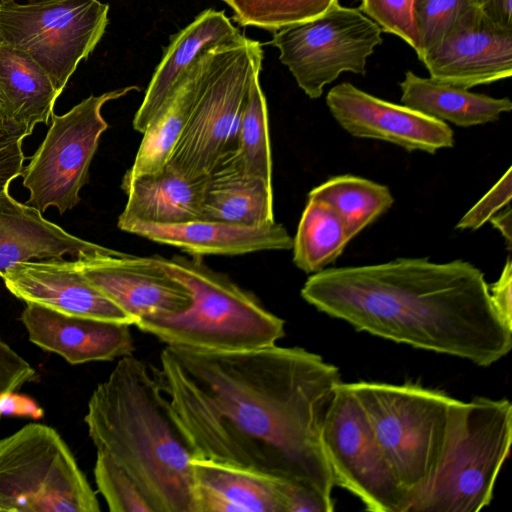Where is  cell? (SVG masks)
<instances>
[{"mask_svg": "<svg viewBox=\"0 0 512 512\" xmlns=\"http://www.w3.org/2000/svg\"><path fill=\"white\" fill-rule=\"evenodd\" d=\"M491 303L501 321L512 329V263L507 259L500 277L489 287Z\"/></svg>", "mask_w": 512, "mask_h": 512, "instance_id": "37", "label": "cell"}, {"mask_svg": "<svg viewBox=\"0 0 512 512\" xmlns=\"http://www.w3.org/2000/svg\"><path fill=\"white\" fill-rule=\"evenodd\" d=\"M8 1H13V0H0V3L8 2ZM43 1H48V0H26V2H28V3L43 2Z\"/></svg>", "mask_w": 512, "mask_h": 512, "instance_id": "41", "label": "cell"}, {"mask_svg": "<svg viewBox=\"0 0 512 512\" xmlns=\"http://www.w3.org/2000/svg\"><path fill=\"white\" fill-rule=\"evenodd\" d=\"M200 59L201 57L192 65L174 92L149 122L143 132L135 160L125 173L122 184L141 175L156 173L170 161L193 110Z\"/></svg>", "mask_w": 512, "mask_h": 512, "instance_id": "26", "label": "cell"}, {"mask_svg": "<svg viewBox=\"0 0 512 512\" xmlns=\"http://www.w3.org/2000/svg\"><path fill=\"white\" fill-rule=\"evenodd\" d=\"M2 279L8 291L25 303L68 315L134 324L84 276L75 261L21 262L9 269Z\"/></svg>", "mask_w": 512, "mask_h": 512, "instance_id": "16", "label": "cell"}, {"mask_svg": "<svg viewBox=\"0 0 512 512\" xmlns=\"http://www.w3.org/2000/svg\"><path fill=\"white\" fill-rule=\"evenodd\" d=\"M155 258L189 289L192 302L182 312L138 321L139 330L167 346L202 351L258 349L284 337L283 319L227 275L208 267L202 256Z\"/></svg>", "mask_w": 512, "mask_h": 512, "instance_id": "4", "label": "cell"}, {"mask_svg": "<svg viewBox=\"0 0 512 512\" xmlns=\"http://www.w3.org/2000/svg\"><path fill=\"white\" fill-rule=\"evenodd\" d=\"M321 439L335 485L356 496L368 511H406L404 493L347 383L336 388Z\"/></svg>", "mask_w": 512, "mask_h": 512, "instance_id": "12", "label": "cell"}, {"mask_svg": "<svg viewBox=\"0 0 512 512\" xmlns=\"http://www.w3.org/2000/svg\"><path fill=\"white\" fill-rule=\"evenodd\" d=\"M84 276L135 325L140 320L176 314L187 309L189 289L151 257L123 252L75 259Z\"/></svg>", "mask_w": 512, "mask_h": 512, "instance_id": "14", "label": "cell"}, {"mask_svg": "<svg viewBox=\"0 0 512 512\" xmlns=\"http://www.w3.org/2000/svg\"><path fill=\"white\" fill-rule=\"evenodd\" d=\"M243 34L224 11L207 9L171 37L163 57L133 119V128L143 133L192 65L205 52L239 40Z\"/></svg>", "mask_w": 512, "mask_h": 512, "instance_id": "20", "label": "cell"}, {"mask_svg": "<svg viewBox=\"0 0 512 512\" xmlns=\"http://www.w3.org/2000/svg\"><path fill=\"white\" fill-rule=\"evenodd\" d=\"M84 421L97 451L132 477L153 512H196L192 448L145 362L120 358L93 391Z\"/></svg>", "mask_w": 512, "mask_h": 512, "instance_id": "3", "label": "cell"}, {"mask_svg": "<svg viewBox=\"0 0 512 512\" xmlns=\"http://www.w3.org/2000/svg\"><path fill=\"white\" fill-rule=\"evenodd\" d=\"M511 441L508 399L454 398L435 471L408 512H477L488 506Z\"/></svg>", "mask_w": 512, "mask_h": 512, "instance_id": "5", "label": "cell"}, {"mask_svg": "<svg viewBox=\"0 0 512 512\" xmlns=\"http://www.w3.org/2000/svg\"><path fill=\"white\" fill-rule=\"evenodd\" d=\"M117 226L122 231L177 247L197 256H233L290 250L293 245V238L287 229L276 221L259 226H246L203 218L174 224L118 219Z\"/></svg>", "mask_w": 512, "mask_h": 512, "instance_id": "18", "label": "cell"}, {"mask_svg": "<svg viewBox=\"0 0 512 512\" xmlns=\"http://www.w3.org/2000/svg\"><path fill=\"white\" fill-rule=\"evenodd\" d=\"M223 1H225V0H223Z\"/></svg>", "mask_w": 512, "mask_h": 512, "instance_id": "43", "label": "cell"}, {"mask_svg": "<svg viewBox=\"0 0 512 512\" xmlns=\"http://www.w3.org/2000/svg\"><path fill=\"white\" fill-rule=\"evenodd\" d=\"M511 167L497 183L459 220L457 229L476 230L511 200Z\"/></svg>", "mask_w": 512, "mask_h": 512, "instance_id": "34", "label": "cell"}, {"mask_svg": "<svg viewBox=\"0 0 512 512\" xmlns=\"http://www.w3.org/2000/svg\"><path fill=\"white\" fill-rule=\"evenodd\" d=\"M512 0H479L481 13L494 25L512 30Z\"/></svg>", "mask_w": 512, "mask_h": 512, "instance_id": "39", "label": "cell"}, {"mask_svg": "<svg viewBox=\"0 0 512 512\" xmlns=\"http://www.w3.org/2000/svg\"><path fill=\"white\" fill-rule=\"evenodd\" d=\"M37 378L35 369L8 344L0 340V398L16 392ZM1 416L0 412V418Z\"/></svg>", "mask_w": 512, "mask_h": 512, "instance_id": "35", "label": "cell"}, {"mask_svg": "<svg viewBox=\"0 0 512 512\" xmlns=\"http://www.w3.org/2000/svg\"><path fill=\"white\" fill-rule=\"evenodd\" d=\"M347 384L404 493L408 512L435 471L454 398L417 384Z\"/></svg>", "mask_w": 512, "mask_h": 512, "instance_id": "6", "label": "cell"}, {"mask_svg": "<svg viewBox=\"0 0 512 512\" xmlns=\"http://www.w3.org/2000/svg\"><path fill=\"white\" fill-rule=\"evenodd\" d=\"M0 412L3 415L24 416L40 418L43 415L42 409L30 398L8 393L0 398Z\"/></svg>", "mask_w": 512, "mask_h": 512, "instance_id": "38", "label": "cell"}, {"mask_svg": "<svg viewBox=\"0 0 512 512\" xmlns=\"http://www.w3.org/2000/svg\"><path fill=\"white\" fill-rule=\"evenodd\" d=\"M243 26L277 31L325 13L338 0H225Z\"/></svg>", "mask_w": 512, "mask_h": 512, "instance_id": "30", "label": "cell"}, {"mask_svg": "<svg viewBox=\"0 0 512 512\" xmlns=\"http://www.w3.org/2000/svg\"><path fill=\"white\" fill-rule=\"evenodd\" d=\"M308 198L333 207L344 219L352 239L394 202L387 186L353 175L328 179L313 188Z\"/></svg>", "mask_w": 512, "mask_h": 512, "instance_id": "28", "label": "cell"}, {"mask_svg": "<svg viewBox=\"0 0 512 512\" xmlns=\"http://www.w3.org/2000/svg\"><path fill=\"white\" fill-rule=\"evenodd\" d=\"M21 321L33 344L70 364L110 361L134 350L126 323L68 315L34 303H26Z\"/></svg>", "mask_w": 512, "mask_h": 512, "instance_id": "17", "label": "cell"}, {"mask_svg": "<svg viewBox=\"0 0 512 512\" xmlns=\"http://www.w3.org/2000/svg\"><path fill=\"white\" fill-rule=\"evenodd\" d=\"M109 6L98 0L0 3V42L29 55L62 92L102 38Z\"/></svg>", "mask_w": 512, "mask_h": 512, "instance_id": "9", "label": "cell"}, {"mask_svg": "<svg viewBox=\"0 0 512 512\" xmlns=\"http://www.w3.org/2000/svg\"><path fill=\"white\" fill-rule=\"evenodd\" d=\"M225 160L231 161L246 174L272 183L268 110L259 75L253 78L249 88L241 116L236 150Z\"/></svg>", "mask_w": 512, "mask_h": 512, "instance_id": "29", "label": "cell"}, {"mask_svg": "<svg viewBox=\"0 0 512 512\" xmlns=\"http://www.w3.org/2000/svg\"><path fill=\"white\" fill-rule=\"evenodd\" d=\"M194 458L264 473L334 507L322 425L338 367L300 347L241 351L166 346L154 370Z\"/></svg>", "mask_w": 512, "mask_h": 512, "instance_id": "1", "label": "cell"}, {"mask_svg": "<svg viewBox=\"0 0 512 512\" xmlns=\"http://www.w3.org/2000/svg\"><path fill=\"white\" fill-rule=\"evenodd\" d=\"M302 298L357 331L489 367L512 348L484 274L463 260L326 268L312 274Z\"/></svg>", "mask_w": 512, "mask_h": 512, "instance_id": "2", "label": "cell"}, {"mask_svg": "<svg viewBox=\"0 0 512 512\" xmlns=\"http://www.w3.org/2000/svg\"><path fill=\"white\" fill-rule=\"evenodd\" d=\"M326 103L338 124L354 137L427 153L454 145L453 131L445 122L377 98L348 82L331 88Z\"/></svg>", "mask_w": 512, "mask_h": 512, "instance_id": "15", "label": "cell"}, {"mask_svg": "<svg viewBox=\"0 0 512 512\" xmlns=\"http://www.w3.org/2000/svg\"><path fill=\"white\" fill-rule=\"evenodd\" d=\"M262 58L261 44L244 35L201 56L193 110L168 163L197 179L235 152L242 112Z\"/></svg>", "mask_w": 512, "mask_h": 512, "instance_id": "7", "label": "cell"}, {"mask_svg": "<svg viewBox=\"0 0 512 512\" xmlns=\"http://www.w3.org/2000/svg\"><path fill=\"white\" fill-rule=\"evenodd\" d=\"M202 218L246 226L272 223V183L224 160L206 176Z\"/></svg>", "mask_w": 512, "mask_h": 512, "instance_id": "24", "label": "cell"}, {"mask_svg": "<svg viewBox=\"0 0 512 512\" xmlns=\"http://www.w3.org/2000/svg\"><path fill=\"white\" fill-rule=\"evenodd\" d=\"M359 10L373 20L382 31L394 34L414 50L417 39L412 20L413 0H360Z\"/></svg>", "mask_w": 512, "mask_h": 512, "instance_id": "33", "label": "cell"}, {"mask_svg": "<svg viewBox=\"0 0 512 512\" xmlns=\"http://www.w3.org/2000/svg\"><path fill=\"white\" fill-rule=\"evenodd\" d=\"M61 92L25 52L0 42V129L26 138L47 124Z\"/></svg>", "mask_w": 512, "mask_h": 512, "instance_id": "22", "label": "cell"}, {"mask_svg": "<svg viewBox=\"0 0 512 512\" xmlns=\"http://www.w3.org/2000/svg\"><path fill=\"white\" fill-rule=\"evenodd\" d=\"M193 471L196 512H285L286 481L198 458Z\"/></svg>", "mask_w": 512, "mask_h": 512, "instance_id": "21", "label": "cell"}, {"mask_svg": "<svg viewBox=\"0 0 512 512\" xmlns=\"http://www.w3.org/2000/svg\"><path fill=\"white\" fill-rule=\"evenodd\" d=\"M352 239L344 219L329 204L308 198L293 239V262L308 274L334 262Z\"/></svg>", "mask_w": 512, "mask_h": 512, "instance_id": "27", "label": "cell"}, {"mask_svg": "<svg viewBox=\"0 0 512 512\" xmlns=\"http://www.w3.org/2000/svg\"><path fill=\"white\" fill-rule=\"evenodd\" d=\"M119 251L86 241L45 219L35 207L0 190V277L21 262L75 259Z\"/></svg>", "mask_w": 512, "mask_h": 512, "instance_id": "19", "label": "cell"}, {"mask_svg": "<svg viewBox=\"0 0 512 512\" xmlns=\"http://www.w3.org/2000/svg\"><path fill=\"white\" fill-rule=\"evenodd\" d=\"M511 209L508 206V208L503 212L499 214L493 215L489 221L492 223V225L498 229L501 234L506 239L508 248L510 249L511 242H512V218H511Z\"/></svg>", "mask_w": 512, "mask_h": 512, "instance_id": "40", "label": "cell"}, {"mask_svg": "<svg viewBox=\"0 0 512 512\" xmlns=\"http://www.w3.org/2000/svg\"><path fill=\"white\" fill-rule=\"evenodd\" d=\"M137 86L91 95L63 115L52 114L45 138L23 168V186L30 192L27 205L41 213L55 207L60 214L80 202V190L89 181V168L108 123L101 110L110 100Z\"/></svg>", "mask_w": 512, "mask_h": 512, "instance_id": "10", "label": "cell"}, {"mask_svg": "<svg viewBox=\"0 0 512 512\" xmlns=\"http://www.w3.org/2000/svg\"><path fill=\"white\" fill-rule=\"evenodd\" d=\"M382 30L359 9L338 2L322 15L275 31L272 44L298 86L311 99L342 72L366 74V63L383 41Z\"/></svg>", "mask_w": 512, "mask_h": 512, "instance_id": "11", "label": "cell"}, {"mask_svg": "<svg viewBox=\"0 0 512 512\" xmlns=\"http://www.w3.org/2000/svg\"><path fill=\"white\" fill-rule=\"evenodd\" d=\"M479 0H413L412 20L420 59L437 45L456 19Z\"/></svg>", "mask_w": 512, "mask_h": 512, "instance_id": "31", "label": "cell"}, {"mask_svg": "<svg viewBox=\"0 0 512 512\" xmlns=\"http://www.w3.org/2000/svg\"><path fill=\"white\" fill-rule=\"evenodd\" d=\"M401 103L442 122L470 127L494 122L512 109L509 98H494L422 78L412 71L400 83Z\"/></svg>", "mask_w": 512, "mask_h": 512, "instance_id": "25", "label": "cell"}, {"mask_svg": "<svg viewBox=\"0 0 512 512\" xmlns=\"http://www.w3.org/2000/svg\"><path fill=\"white\" fill-rule=\"evenodd\" d=\"M95 492L68 445L31 423L0 440V512H99Z\"/></svg>", "mask_w": 512, "mask_h": 512, "instance_id": "8", "label": "cell"}, {"mask_svg": "<svg viewBox=\"0 0 512 512\" xmlns=\"http://www.w3.org/2000/svg\"><path fill=\"white\" fill-rule=\"evenodd\" d=\"M206 177L192 179L170 163L121 184L128 196L120 220L174 224L202 219Z\"/></svg>", "mask_w": 512, "mask_h": 512, "instance_id": "23", "label": "cell"}, {"mask_svg": "<svg viewBox=\"0 0 512 512\" xmlns=\"http://www.w3.org/2000/svg\"><path fill=\"white\" fill-rule=\"evenodd\" d=\"M1 133H3V132H2V131H1V129H0V134H1Z\"/></svg>", "mask_w": 512, "mask_h": 512, "instance_id": "42", "label": "cell"}, {"mask_svg": "<svg viewBox=\"0 0 512 512\" xmlns=\"http://www.w3.org/2000/svg\"><path fill=\"white\" fill-rule=\"evenodd\" d=\"M433 80L464 89L512 74V30L491 23L474 6L420 59Z\"/></svg>", "mask_w": 512, "mask_h": 512, "instance_id": "13", "label": "cell"}, {"mask_svg": "<svg viewBox=\"0 0 512 512\" xmlns=\"http://www.w3.org/2000/svg\"><path fill=\"white\" fill-rule=\"evenodd\" d=\"M24 137L7 133L0 134V190L21 176L24 168L22 143Z\"/></svg>", "mask_w": 512, "mask_h": 512, "instance_id": "36", "label": "cell"}, {"mask_svg": "<svg viewBox=\"0 0 512 512\" xmlns=\"http://www.w3.org/2000/svg\"><path fill=\"white\" fill-rule=\"evenodd\" d=\"M97 488L111 512H153L132 477L106 454L97 451L94 466Z\"/></svg>", "mask_w": 512, "mask_h": 512, "instance_id": "32", "label": "cell"}]
</instances>
